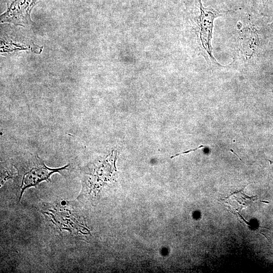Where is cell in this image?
Here are the masks:
<instances>
[{
    "label": "cell",
    "instance_id": "1",
    "mask_svg": "<svg viewBox=\"0 0 273 273\" xmlns=\"http://www.w3.org/2000/svg\"><path fill=\"white\" fill-rule=\"evenodd\" d=\"M69 164L60 168H52L47 166L37 155L25 154L13 161L16 174L13 176L14 188L18 201L27 188L36 187L43 181H50L51 175L56 172L62 173L68 170Z\"/></svg>",
    "mask_w": 273,
    "mask_h": 273
},
{
    "label": "cell",
    "instance_id": "3",
    "mask_svg": "<svg viewBox=\"0 0 273 273\" xmlns=\"http://www.w3.org/2000/svg\"><path fill=\"white\" fill-rule=\"evenodd\" d=\"M199 2L201 11L199 17V24L201 28L200 38L202 44L211 60L217 63L212 55L210 42L212 38L213 20L215 18L221 16V14L213 9L204 8L201 0H199Z\"/></svg>",
    "mask_w": 273,
    "mask_h": 273
},
{
    "label": "cell",
    "instance_id": "2",
    "mask_svg": "<svg viewBox=\"0 0 273 273\" xmlns=\"http://www.w3.org/2000/svg\"><path fill=\"white\" fill-rule=\"evenodd\" d=\"M41 0H7L6 12L1 16L2 22L22 25L31 22V11Z\"/></svg>",
    "mask_w": 273,
    "mask_h": 273
},
{
    "label": "cell",
    "instance_id": "4",
    "mask_svg": "<svg viewBox=\"0 0 273 273\" xmlns=\"http://www.w3.org/2000/svg\"><path fill=\"white\" fill-rule=\"evenodd\" d=\"M202 147H204V146H203V145H201V146H199V147L196 148H195V149H191V150H188V151H187L181 153H178V154H176V155H174V156H171V158H173V157H176V156H178V155H181V154H186V153H188L190 152H191V151H196V150H197V149H199V148H202Z\"/></svg>",
    "mask_w": 273,
    "mask_h": 273
}]
</instances>
